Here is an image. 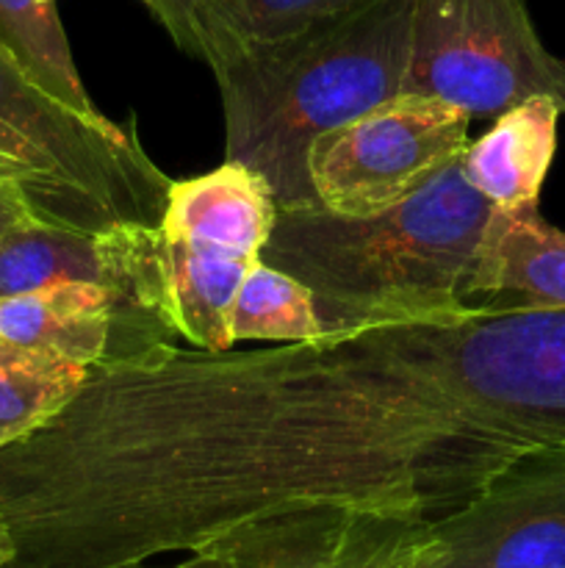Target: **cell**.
I'll return each instance as SVG.
<instances>
[{"label":"cell","instance_id":"20","mask_svg":"<svg viewBox=\"0 0 565 568\" xmlns=\"http://www.w3.org/2000/svg\"><path fill=\"white\" fill-rule=\"evenodd\" d=\"M11 558H14V544H11L9 527H6L3 519H0V568L9 566Z\"/></svg>","mask_w":565,"mask_h":568},{"label":"cell","instance_id":"19","mask_svg":"<svg viewBox=\"0 0 565 568\" xmlns=\"http://www.w3.org/2000/svg\"><path fill=\"white\" fill-rule=\"evenodd\" d=\"M33 216H37V209H33L25 186L14 181H0V239H3L11 227L33 220Z\"/></svg>","mask_w":565,"mask_h":568},{"label":"cell","instance_id":"9","mask_svg":"<svg viewBox=\"0 0 565 568\" xmlns=\"http://www.w3.org/2000/svg\"><path fill=\"white\" fill-rule=\"evenodd\" d=\"M175 336L155 311L100 283L64 281L0 300V342L42 349L86 369L147 355L175 344Z\"/></svg>","mask_w":565,"mask_h":568},{"label":"cell","instance_id":"1","mask_svg":"<svg viewBox=\"0 0 565 568\" xmlns=\"http://www.w3.org/2000/svg\"><path fill=\"white\" fill-rule=\"evenodd\" d=\"M565 442V311L487 308L181 349L89 369L0 453L6 568L197 552L297 508L441 519L515 455Z\"/></svg>","mask_w":565,"mask_h":568},{"label":"cell","instance_id":"4","mask_svg":"<svg viewBox=\"0 0 565 568\" xmlns=\"http://www.w3.org/2000/svg\"><path fill=\"white\" fill-rule=\"evenodd\" d=\"M269 183L225 161L172 181L155 225V270L170 325L197 349H233L230 308L275 227Z\"/></svg>","mask_w":565,"mask_h":568},{"label":"cell","instance_id":"21","mask_svg":"<svg viewBox=\"0 0 565 568\" xmlns=\"http://www.w3.org/2000/svg\"><path fill=\"white\" fill-rule=\"evenodd\" d=\"M120 568H161V566H150V564H136V566H120ZM172 568H181V564L172 566Z\"/></svg>","mask_w":565,"mask_h":568},{"label":"cell","instance_id":"3","mask_svg":"<svg viewBox=\"0 0 565 568\" xmlns=\"http://www.w3.org/2000/svg\"><path fill=\"white\" fill-rule=\"evenodd\" d=\"M410 22L413 0H366L210 67L225 109V161L258 172L277 209L321 205L310 183V148L397 98Z\"/></svg>","mask_w":565,"mask_h":568},{"label":"cell","instance_id":"17","mask_svg":"<svg viewBox=\"0 0 565 568\" xmlns=\"http://www.w3.org/2000/svg\"><path fill=\"white\" fill-rule=\"evenodd\" d=\"M321 333L308 288L288 272L258 261L233 300V342H302Z\"/></svg>","mask_w":565,"mask_h":568},{"label":"cell","instance_id":"5","mask_svg":"<svg viewBox=\"0 0 565 568\" xmlns=\"http://www.w3.org/2000/svg\"><path fill=\"white\" fill-rule=\"evenodd\" d=\"M399 94L499 116L532 98L565 111V61L548 53L524 0H413Z\"/></svg>","mask_w":565,"mask_h":568},{"label":"cell","instance_id":"7","mask_svg":"<svg viewBox=\"0 0 565 568\" xmlns=\"http://www.w3.org/2000/svg\"><path fill=\"white\" fill-rule=\"evenodd\" d=\"M465 111L397 94L314 142L308 170L327 211L371 216L393 209L469 148Z\"/></svg>","mask_w":565,"mask_h":568},{"label":"cell","instance_id":"12","mask_svg":"<svg viewBox=\"0 0 565 568\" xmlns=\"http://www.w3.org/2000/svg\"><path fill=\"white\" fill-rule=\"evenodd\" d=\"M366 0H147L155 20L194 59L219 64L247 44L305 31Z\"/></svg>","mask_w":565,"mask_h":568},{"label":"cell","instance_id":"14","mask_svg":"<svg viewBox=\"0 0 565 568\" xmlns=\"http://www.w3.org/2000/svg\"><path fill=\"white\" fill-rule=\"evenodd\" d=\"M349 508H297L247 521L216 538L227 568H330Z\"/></svg>","mask_w":565,"mask_h":568},{"label":"cell","instance_id":"10","mask_svg":"<svg viewBox=\"0 0 565 568\" xmlns=\"http://www.w3.org/2000/svg\"><path fill=\"white\" fill-rule=\"evenodd\" d=\"M64 281L116 288L166 320L155 225L122 222L109 231H78L33 216L0 239V300Z\"/></svg>","mask_w":565,"mask_h":568},{"label":"cell","instance_id":"13","mask_svg":"<svg viewBox=\"0 0 565 568\" xmlns=\"http://www.w3.org/2000/svg\"><path fill=\"white\" fill-rule=\"evenodd\" d=\"M559 114L552 98H532L499 114L491 131L465 148V181L493 209L537 205L557 150Z\"/></svg>","mask_w":565,"mask_h":568},{"label":"cell","instance_id":"15","mask_svg":"<svg viewBox=\"0 0 565 568\" xmlns=\"http://www.w3.org/2000/svg\"><path fill=\"white\" fill-rule=\"evenodd\" d=\"M0 50L55 100L83 114H103L78 75L55 0H0Z\"/></svg>","mask_w":565,"mask_h":568},{"label":"cell","instance_id":"11","mask_svg":"<svg viewBox=\"0 0 565 568\" xmlns=\"http://www.w3.org/2000/svg\"><path fill=\"white\" fill-rule=\"evenodd\" d=\"M465 303L565 311V233L537 205L493 209L465 281Z\"/></svg>","mask_w":565,"mask_h":568},{"label":"cell","instance_id":"16","mask_svg":"<svg viewBox=\"0 0 565 568\" xmlns=\"http://www.w3.org/2000/svg\"><path fill=\"white\" fill-rule=\"evenodd\" d=\"M86 377V366L0 342V453L61 414Z\"/></svg>","mask_w":565,"mask_h":568},{"label":"cell","instance_id":"22","mask_svg":"<svg viewBox=\"0 0 565 568\" xmlns=\"http://www.w3.org/2000/svg\"><path fill=\"white\" fill-rule=\"evenodd\" d=\"M142 3H144V6H147V0H142Z\"/></svg>","mask_w":565,"mask_h":568},{"label":"cell","instance_id":"8","mask_svg":"<svg viewBox=\"0 0 565 568\" xmlns=\"http://www.w3.org/2000/svg\"><path fill=\"white\" fill-rule=\"evenodd\" d=\"M421 568H565V442L524 449L432 519Z\"/></svg>","mask_w":565,"mask_h":568},{"label":"cell","instance_id":"2","mask_svg":"<svg viewBox=\"0 0 565 568\" xmlns=\"http://www.w3.org/2000/svg\"><path fill=\"white\" fill-rule=\"evenodd\" d=\"M463 153L380 214L277 209L260 261L308 288L325 333L463 314L471 308L465 281L493 211L465 181Z\"/></svg>","mask_w":565,"mask_h":568},{"label":"cell","instance_id":"6","mask_svg":"<svg viewBox=\"0 0 565 568\" xmlns=\"http://www.w3.org/2000/svg\"><path fill=\"white\" fill-rule=\"evenodd\" d=\"M0 122L14 131L105 227L158 225L170 178L155 166L131 125L83 114L28 81L0 50Z\"/></svg>","mask_w":565,"mask_h":568},{"label":"cell","instance_id":"18","mask_svg":"<svg viewBox=\"0 0 565 568\" xmlns=\"http://www.w3.org/2000/svg\"><path fill=\"white\" fill-rule=\"evenodd\" d=\"M430 519L380 510H352L330 568H421Z\"/></svg>","mask_w":565,"mask_h":568}]
</instances>
